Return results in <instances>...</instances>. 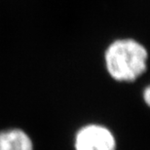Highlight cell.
<instances>
[{"instance_id": "1", "label": "cell", "mask_w": 150, "mask_h": 150, "mask_svg": "<svg viewBox=\"0 0 150 150\" xmlns=\"http://www.w3.org/2000/svg\"><path fill=\"white\" fill-rule=\"evenodd\" d=\"M147 52L132 39L117 40L105 53L106 67L111 77L121 82H132L146 69Z\"/></svg>"}, {"instance_id": "2", "label": "cell", "mask_w": 150, "mask_h": 150, "mask_svg": "<svg viewBox=\"0 0 150 150\" xmlns=\"http://www.w3.org/2000/svg\"><path fill=\"white\" fill-rule=\"evenodd\" d=\"M74 150H116L115 134L108 127L101 124H87L74 134Z\"/></svg>"}, {"instance_id": "3", "label": "cell", "mask_w": 150, "mask_h": 150, "mask_svg": "<svg viewBox=\"0 0 150 150\" xmlns=\"http://www.w3.org/2000/svg\"><path fill=\"white\" fill-rule=\"evenodd\" d=\"M0 150H34L31 137L21 128L0 131Z\"/></svg>"}, {"instance_id": "4", "label": "cell", "mask_w": 150, "mask_h": 150, "mask_svg": "<svg viewBox=\"0 0 150 150\" xmlns=\"http://www.w3.org/2000/svg\"><path fill=\"white\" fill-rule=\"evenodd\" d=\"M143 100H144L145 103L150 107V85L147 86L143 91Z\"/></svg>"}]
</instances>
